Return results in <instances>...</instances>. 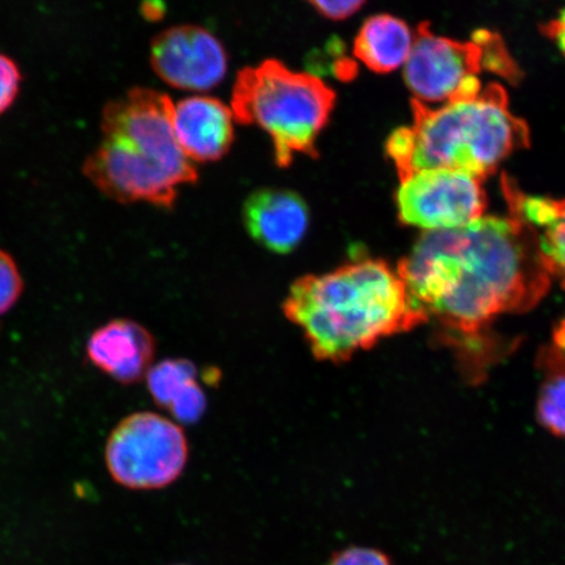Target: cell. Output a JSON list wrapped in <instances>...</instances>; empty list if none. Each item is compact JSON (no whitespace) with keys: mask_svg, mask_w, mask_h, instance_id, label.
I'll list each match as a JSON object with an SVG mask.
<instances>
[{"mask_svg":"<svg viewBox=\"0 0 565 565\" xmlns=\"http://www.w3.org/2000/svg\"><path fill=\"white\" fill-rule=\"evenodd\" d=\"M189 445L175 423L153 413L127 416L106 444V466L117 483L131 490L172 484L185 469Z\"/></svg>","mask_w":565,"mask_h":565,"instance_id":"52a82bcc","label":"cell"},{"mask_svg":"<svg viewBox=\"0 0 565 565\" xmlns=\"http://www.w3.org/2000/svg\"><path fill=\"white\" fill-rule=\"evenodd\" d=\"M489 31H478L472 41L436 35L427 21L414 33V45L405 65V81L423 104L472 100L483 90L479 74L492 73Z\"/></svg>","mask_w":565,"mask_h":565,"instance_id":"8992f818","label":"cell"},{"mask_svg":"<svg viewBox=\"0 0 565 565\" xmlns=\"http://www.w3.org/2000/svg\"><path fill=\"white\" fill-rule=\"evenodd\" d=\"M157 342L150 331L131 320H115L97 329L87 355L98 370L121 384L138 383L152 369Z\"/></svg>","mask_w":565,"mask_h":565,"instance_id":"7c38bea8","label":"cell"},{"mask_svg":"<svg viewBox=\"0 0 565 565\" xmlns=\"http://www.w3.org/2000/svg\"><path fill=\"white\" fill-rule=\"evenodd\" d=\"M243 217L254 242L277 254L294 252L306 237L310 222L308 204L298 193L273 188L247 198Z\"/></svg>","mask_w":565,"mask_h":565,"instance_id":"30bf717a","label":"cell"},{"mask_svg":"<svg viewBox=\"0 0 565 565\" xmlns=\"http://www.w3.org/2000/svg\"><path fill=\"white\" fill-rule=\"evenodd\" d=\"M335 92L313 74L268 60L239 71L232 90L235 121L257 126L273 141L278 167L296 154L317 158V140L335 106Z\"/></svg>","mask_w":565,"mask_h":565,"instance_id":"5b68a950","label":"cell"},{"mask_svg":"<svg viewBox=\"0 0 565 565\" xmlns=\"http://www.w3.org/2000/svg\"><path fill=\"white\" fill-rule=\"evenodd\" d=\"M543 383L536 404V418L555 436L565 437V318L555 329L553 341L541 356Z\"/></svg>","mask_w":565,"mask_h":565,"instance_id":"9a60e30c","label":"cell"},{"mask_svg":"<svg viewBox=\"0 0 565 565\" xmlns=\"http://www.w3.org/2000/svg\"><path fill=\"white\" fill-rule=\"evenodd\" d=\"M174 104L158 90L134 88L105 106L103 138L84 162L95 188L119 203L172 209L198 172L177 140Z\"/></svg>","mask_w":565,"mask_h":565,"instance_id":"3957f363","label":"cell"},{"mask_svg":"<svg viewBox=\"0 0 565 565\" xmlns=\"http://www.w3.org/2000/svg\"><path fill=\"white\" fill-rule=\"evenodd\" d=\"M328 565H393L380 550L351 547L331 557Z\"/></svg>","mask_w":565,"mask_h":565,"instance_id":"d6986e66","label":"cell"},{"mask_svg":"<svg viewBox=\"0 0 565 565\" xmlns=\"http://www.w3.org/2000/svg\"><path fill=\"white\" fill-rule=\"evenodd\" d=\"M21 86V73L10 56L0 53V116L15 103Z\"/></svg>","mask_w":565,"mask_h":565,"instance_id":"ac0fdd59","label":"cell"},{"mask_svg":"<svg viewBox=\"0 0 565 565\" xmlns=\"http://www.w3.org/2000/svg\"><path fill=\"white\" fill-rule=\"evenodd\" d=\"M543 263L551 277L561 280L565 288V198L555 200L554 214L545 227L535 231Z\"/></svg>","mask_w":565,"mask_h":565,"instance_id":"2e32d148","label":"cell"},{"mask_svg":"<svg viewBox=\"0 0 565 565\" xmlns=\"http://www.w3.org/2000/svg\"><path fill=\"white\" fill-rule=\"evenodd\" d=\"M317 12L330 20H344L358 12L366 0H307Z\"/></svg>","mask_w":565,"mask_h":565,"instance_id":"ffe728a7","label":"cell"},{"mask_svg":"<svg viewBox=\"0 0 565 565\" xmlns=\"http://www.w3.org/2000/svg\"><path fill=\"white\" fill-rule=\"evenodd\" d=\"M413 125L386 141L399 181L429 169L470 173L484 181L501 162L530 146L529 127L510 110L504 87L493 83L472 100L433 108L412 102Z\"/></svg>","mask_w":565,"mask_h":565,"instance_id":"277c9868","label":"cell"},{"mask_svg":"<svg viewBox=\"0 0 565 565\" xmlns=\"http://www.w3.org/2000/svg\"><path fill=\"white\" fill-rule=\"evenodd\" d=\"M542 32L545 33L547 39L554 41L555 45L565 55V10L559 18L551 20L550 23L543 26Z\"/></svg>","mask_w":565,"mask_h":565,"instance_id":"44dd1931","label":"cell"},{"mask_svg":"<svg viewBox=\"0 0 565 565\" xmlns=\"http://www.w3.org/2000/svg\"><path fill=\"white\" fill-rule=\"evenodd\" d=\"M23 292V279L20 277L15 260L9 253L0 250V316L15 306Z\"/></svg>","mask_w":565,"mask_h":565,"instance_id":"e0dca14e","label":"cell"},{"mask_svg":"<svg viewBox=\"0 0 565 565\" xmlns=\"http://www.w3.org/2000/svg\"><path fill=\"white\" fill-rule=\"evenodd\" d=\"M150 58L161 81L183 90H210L227 75L228 58L222 42L196 25L172 26L158 34Z\"/></svg>","mask_w":565,"mask_h":565,"instance_id":"9c48e42d","label":"cell"},{"mask_svg":"<svg viewBox=\"0 0 565 565\" xmlns=\"http://www.w3.org/2000/svg\"><path fill=\"white\" fill-rule=\"evenodd\" d=\"M399 222L424 232L462 228L483 217V181L466 172L429 169L401 181L395 195Z\"/></svg>","mask_w":565,"mask_h":565,"instance_id":"ba28073f","label":"cell"},{"mask_svg":"<svg viewBox=\"0 0 565 565\" xmlns=\"http://www.w3.org/2000/svg\"><path fill=\"white\" fill-rule=\"evenodd\" d=\"M235 116L227 105L214 97L183 98L173 108L177 140L189 160H221L235 139Z\"/></svg>","mask_w":565,"mask_h":565,"instance_id":"8fae6325","label":"cell"},{"mask_svg":"<svg viewBox=\"0 0 565 565\" xmlns=\"http://www.w3.org/2000/svg\"><path fill=\"white\" fill-rule=\"evenodd\" d=\"M397 271L428 320L468 337L501 315L533 309L551 282L539 235L511 212L424 232Z\"/></svg>","mask_w":565,"mask_h":565,"instance_id":"6da1fadb","label":"cell"},{"mask_svg":"<svg viewBox=\"0 0 565 565\" xmlns=\"http://www.w3.org/2000/svg\"><path fill=\"white\" fill-rule=\"evenodd\" d=\"M147 385L157 404L181 423L193 424L206 412L207 399L200 372L185 359H169L147 373Z\"/></svg>","mask_w":565,"mask_h":565,"instance_id":"4fadbf2b","label":"cell"},{"mask_svg":"<svg viewBox=\"0 0 565 565\" xmlns=\"http://www.w3.org/2000/svg\"><path fill=\"white\" fill-rule=\"evenodd\" d=\"M414 45V33L404 20L380 13L360 28L353 55L373 73L391 74L406 65Z\"/></svg>","mask_w":565,"mask_h":565,"instance_id":"5bb4252c","label":"cell"},{"mask_svg":"<svg viewBox=\"0 0 565 565\" xmlns=\"http://www.w3.org/2000/svg\"><path fill=\"white\" fill-rule=\"evenodd\" d=\"M316 359L344 363L383 339L428 322L397 270L383 259L362 258L333 271L296 280L282 303Z\"/></svg>","mask_w":565,"mask_h":565,"instance_id":"7a4b0ae2","label":"cell"}]
</instances>
